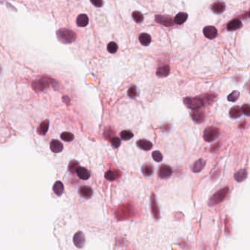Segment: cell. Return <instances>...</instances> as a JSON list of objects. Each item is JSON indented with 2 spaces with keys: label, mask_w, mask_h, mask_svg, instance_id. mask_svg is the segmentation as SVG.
<instances>
[{
  "label": "cell",
  "mask_w": 250,
  "mask_h": 250,
  "mask_svg": "<svg viewBox=\"0 0 250 250\" xmlns=\"http://www.w3.org/2000/svg\"><path fill=\"white\" fill-rule=\"evenodd\" d=\"M156 21L161 24L167 26V27H170L173 26L174 23V21L169 16H156Z\"/></svg>",
  "instance_id": "30bf717a"
},
{
  "label": "cell",
  "mask_w": 250,
  "mask_h": 250,
  "mask_svg": "<svg viewBox=\"0 0 250 250\" xmlns=\"http://www.w3.org/2000/svg\"><path fill=\"white\" fill-rule=\"evenodd\" d=\"M241 115H242V112H241L240 107H238V106H235L230 110V116L232 119L239 118Z\"/></svg>",
  "instance_id": "484cf974"
},
{
  "label": "cell",
  "mask_w": 250,
  "mask_h": 250,
  "mask_svg": "<svg viewBox=\"0 0 250 250\" xmlns=\"http://www.w3.org/2000/svg\"><path fill=\"white\" fill-rule=\"evenodd\" d=\"M228 191H229V188L228 187H225L219 190L218 192H216L210 197L209 201H208V205L210 206H213L221 203L225 199V197L227 196Z\"/></svg>",
  "instance_id": "277c9868"
},
{
  "label": "cell",
  "mask_w": 250,
  "mask_h": 250,
  "mask_svg": "<svg viewBox=\"0 0 250 250\" xmlns=\"http://www.w3.org/2000/svg\"><path fill=\"white\" fill-rule=\"evenodd\" d=\"M53 190L54 192L55 193L56 195L60 196L64 192V186L61 181H56L55 184L53 186Z\"/></svg>",
  "instance_id": "7402d4cb"
},
{
  "label": "cell",
  "mask_w": 250,
  "mask_h": 250,
  "mask_svg": "<svg viewBox=\"0 0 250 250\" xmlns=\"http://www.w3.org/2000/svg\"><path fill=\"white\" fill-rule=\"evenodd\" d=\"M49 121L45 120L44 121H43L42 123L40 124V127L38 128V132L40 135H45L46 133L48 131V129H49Z\"/></svg>",
  "instance_id": "f1b7e54d"
},
{
  "label": "cell",
  "mask_w": 250,
  "mask_h": 250,
  "mask_svg": "<svg viewBox=\"0 0 250 250\" xmlns=\"http://www.w3.org/2000/svg\"><path fill=\"white\" fill-rule=\"evenodd\" d=\"M242 114H244L246 116H250V107L249 104H245L243 105L241 108Z\"/></svg>",
  "instance_id": "74e56055"
},
{
  "label": "cell",
  "mask_w": 250,
  "mask_h": 250,
  "mask_svg": "<svg viewBox=\"0 0 250 250\" xmlns=\"http://www.w3.org/2000/svg\"><path fill=\"white\" fill-rule=\"evenodd\" d=\"M89 23V18L87 15L81 14L77 17V23L80 27H84L88 26Z\"/></svg>",
  "instance_id": "d6986e66"
},
{
  "label": "cell",
  "mask_w": 250,
  "mask_h": 250,
  "mask_svg": "<svg viewBox=\"0 0 250 250\" xmlns=\"http://www.w3.org/2000/svg\"><path fill=\"white\" fill-rule=\"evenodd\" d=\"M142 173L146 176H150L153 173V168L151 165L145 164L143 165L142 168Z\"/></svg>",
  "instance_id": "4316f807"
},
{
  "label": "cell",
  "mask_w": 250,
  "mask_h": 250,
  "mask_svg": "<svg viewBox=\"0 0 250 250\" xmlns=\"http://www.w3.org/2000/svg\"><path fill=\"white\" fill-rule=\"evenodd\" d=\"M132 214H133V207L130 204H125L119 206L115 213L118 219H129L132 216Z\"/></svg>",
  "instance_id": "3957f363"
},
{
  "label": "cell",
  "mask_w": 250,
  "mask_h": 250,
  "mask_svg": "<svg viewBox=\"0 0 250 250\" xmlns=\"http://www.w3.org/2000/svg\"><path fill=\"white\" fill-rule=\"evenodd\" d=\"M91 3L97 8H101L103 5V0H90Z\"/></svg>",
  "instance_id": "ab89813d"
},
{
  "label": "cell",
  "mask_w": 250,
  "mask_h": 250,
  "mask_svg": "<svg viewBox=\"0 0 250 250\" xmlns=\"http://www.w3.org/2000/svg\"><path fill=\"white\" fill-rule=\"evenodd\" d=\"M152 156H153V160L157 162H162L163 160V155L159 151H153V153H152Z\"/></svg>",
  "instance_id": "d590c367"
},
{
  "label": "cell",
  "mask_w": 250,
  "mask_h": 250,
  "mask_svg": "<svg viewBox=\"0 0 250 250\" xmlns=\"http://www.w3.org/2000/svg\"><path fill=\"white\" fill-rule=\"evenodd\" d=\"M212 11L216 14H220L225 10V4L222 2H217L214 3L211 7Z\"/></svg>",
  "instance_id": "9a60e30c"
},
{
  "label": "cell",
  "mask_w": 250,
  "mask_h": 250,
  "mask_svg": "<svg viewBox=\"0 0 250 250\" xmlns=\"http://www.w3.org/2000/svg\"><path fill=\"white\" fill-rule=\"evenodd\" d=\"M136 144H137V146L140 148V149L145 150V151H149V150H151L152 149V147H153V143H152L151 141L145 140V139H142V140H138Z\"/></svg>",
  "instance_id": "7c38bea8"
},
{
  "label": "cell",
  "mask_w": 250,
  "mask_h": 250,
  "mask_svg": "<svg viewBox=\"0 0 250 250\" xmlns=\"http://www.w3.org/2000/svg\"><path fill=\"white\" fill-rule=\"evenodd\" d=\"M73 243L78 248L83 247L84 243H85V237H84L83 232L79 231L74 235V236H73Z\"/></svg>",
  "instance_id": "ba28073f"
},
{
  "label": "cell",
  "mask_w": 250,
  "mask_h": 250,
  "mask_svg": "<svg viewBox=\"0 0 250 250\" xmlns=\"http://www.w3.org/2000/svg\"><path fill=\"white\" fill-rule=\"evenodd\" d=\"M219 135V130L215 127L206 128L203 132V138L207 142H212L218 138Z\"/></svg>",
  "instance_id": "5b68a950"
},
{
  "label": "cell",
  "mask_w": 250,
  "mask_h": 250,
  "mask_svg": "<svg viewBox=\"0 0 250 250\" xmlns=\"http://www.w3.org/2000/svg\"><path fill=\"white\" fill-rule=\"evenodd\" d=\"M205 161L203 160V159H199L197 161H196L193 165L192 170L194 173H199L200 171L203 170L205 167Z\"/></svg>",
  "instance_id": "5bb4252c"
},
{
  "label": "cell",
  "mask_w": 250,
  "mask_h": 250,
  "mask_svg": "<svg viewBox=\"0 0 250 250\" xmlns=\"http://www.w3.org/2000/svg\"><path fill=\"white\" fill-rule=\"evenodd\" d=\"M111 142H112V144L113 146L115 148L119 147L120 145V143H121L120 139L119 138H117V137H114V138L112 139V140H111Z\"/></svg>",
  "instance_id": "f35d334b"
},
{
  "label": "cell",
  "mask_w": 250,
  "mask_h": 250,
  "mask_svg": "<svg viewBox=\"0 0 250 250\" xmlns=\"http://www.w3.org/2000/svg\"><path fill=\"white\" fill-rule=\"evenodd\" d=\"M140 42L142 45L145 46H147L150 45V43L151 42V37L150 36V34L147 33H142L140 35Z\"/></svg>",
  "instance_id": "cb8c5ba5"
},
{
  "label": "cell",
  "mask_w": 250,
  "mask_h": 250,
  "mask_svg": "<svg viewBox=\"0 0 250 250\" xmlns=\"http://www.w3.org/2000/svg\"><path fill=\"white\" fill-rule=\"evenodd\" d=\"M132 17H133V19L136 23H141L144 19L143 15L139 11H134L132 13Z\"/></svg>",
  "instance_id": "4dcf8cb0"
},
{
  "label": "cell",
  "mask_w": 250,
  "mask_h": 250,
  "mask_svg": "<svg viewBox=\"0 0 250 250\" xmlns=\"http://www.w3.org/2000/svg\"><path fill=\"white\" fill-rule=\"evenodd\" d=\"M184 103L187 108L192 110L202 108L205 105L203 97H186L184 99Z\"/></svg>",
  "instance_id": "7a4b0ae2"
},
{
  "label": "cell",
  "mask_w": 250,
  "mask_h": 250,
  "mask_svg": "<svg viewBox=\"0 0 250 250\" xmlns=\"http://www.w3.org/2000/svg\"><path fill=\"white\" fill-rule=\"evenodd\" d=\"M239 95H240L239 92H238V91H233V92L228 95L227 100L230 102H236L238 99Z\"/></svg>",
  "instance_id": "d6a6232c"
},
{
  "label": "cell",
  "mask_w": 250,
  "mask_h": 250,
  "mask_svg": "<svg viewBox=\"0 0 250 250\" xmlns=\"http://www.w3.org/2000/svg\"><path fill=\"white\" fill-rule=\"evenodd\" d=\"M120 176V173L119 172V171H108L105 173V178L110 181H114Z\"/></svg>",
  "instance_id": "e0dca14e"
},
{
  "label": "cell",
  "mask_w": 250,
  "mask_h": 250,
  "mask_svg": "<svg viewBox=\"0 0 250 250\" xmlns=\"http://www.w3.org/2000/svg\"><path fill=\"white\" fill-rule=\"evenodd\" d=\"M50 149L54 153H59V152H61L63 149V145L60 141L57 140H53L50 143Z\"/></svg>",
  "instance_id": "8fae6325"
},
{
  "label": "cell",
  "mask_w": 250,
  "mask_h": 250,
  "mask_svg": "<svg viewBox=\"0 0 250 250\" xmlns=\"http://www.w3.org/2000/svg\"><path fill=\"white\" fill-rule=\"evenodd\" d=\"M138 93H137V89L135 86H132L131 88L129 89V91H128V95H129V97L131 98H135V97L137 96Z\"/></svg>",
  "instance_id": "8d00e7d4"
},
{
  "label": "cell",
  "mask_w": 250,
  "mask_h": 250,
  "mask_svg": "<svg viewBox=\"0 0 250 250\" xmlns=\"http://www.w3.org/2000/svg\"><path fill=\"white\" fill-rule=\"evenodd\" d=\"M203 34L206 38L208 39H214L217 35V29L214 27L212 26H208V27H205L203 29Z\"/></svg>",
  "instance_id": "9c48e42d"
},
{
  "label": "cell",
  "mask_w": 250,
  "mask_h": 250,
  "mask_svg": "<svg viewBox=\"0 0 250 250\" xmlns=\"http://www.w3.org/2000/svg\"><path fill=\"white\" fill-rule=\"evenodd\" d=\"M93 190L90 186H83L79 189V194L82 197H84V198L88 199L90 197H92L93 195Z\"/></svg>",
  "instance_id": "4fadbf2b"
},
{
  "label": "cell",
  "mask_w": 250,
  "mask_h": 250,
  "mask_svg": "<svg viewBox=\"0 0 250 250\" xmlns=\"http://www.w3.org/2000/svg\"><path fill=\"white\" fill-rule=\"evenodd\" d=\"M152 212H153L155 218L158 219L159 217V211H158L157 203H156L155 197H154V195H152Z\"/></svg>",
  "instance_id": "83f0119b"
},
{
  "label": "cell",
  "mask_w": 250,
  "mask_h": 250,
  "mask_svg": "<svg viewBox=\"0 0 250 250\" xmlns=\"http://www.w3.org/2000/svg\"><path fill=\"white\" fill-rule=\"evenodd\" d=\"M45 86H46V82H45V80L43 79H41L40 80H37V81H35L32 84V87L34 88L35 90L38 91V92L43 91Z\"/></svg>",
  "instance_id": "603a6c76"
},
{
  "label": "cell",
  "mask_w": 250,
  "mask_h": 250,
  "mask_svg": "<svg viewBox=\"0 0 250 250\" xmlns=\"http://www.w3.org/2000/svg\"><path fill=\"white\" fill-rule=\"evenodd\" d=\"M61 138L63 140L66 141V142H70V141H72L74 139V136H73V134L70 133V132H65L61 135Z\"/></svg>",
  "instance_id": "1f68e13d"
},
{
  "label": "cell",
  "mask_w": 250,
  "mask_h": 250,
  "mask_svg": "<svg viewBox=\"0 0 250 250\" xmlns=\"http://www.w3.org/2000/svg\"><path fill=\"white\" fill-rule=\"evenodd\" d=\"M56 36L60 42L66 43V44L73 43L77 39V34L75 32L68 29H65V28L59 29L56 32Z\"/></svg>",
  "instance_id": "6da1fadb"
},
{
  "label": "cell",
  "mask_w": 250,
  "mask_h": 250,
  "mask_svg": "<svg viewBox=\"0 0 250 250\" xmlns=\"http://www.w3.org/2000/svg\"><path fill=\"white\" fill-rule=\"evenodd\" d=\"M247 175H248L247 171L246 170V169H241V170L237 171V172L235 173L234 177L235 179H236L237 181L241 182L244 181V180L247 179Z\"/></svg>",
  "instance_id": "ac0fdd59"
},
{
  "label": "cell",
  "mask_w": 250,
  "mask_h": 250,
  "mask_svg": "<svg viewBox=\"0 0 250 250\" xmlns=\"http://www.w3.org/2000/svg\"><path fill=\"white\" fill-rule=\"evenodd\" d=\"M172 174H173V169L171 168L170 166L167 165H163L160 167L158 175H159L161 179H168L169 177L171 176Z\"/></svg>",
  "instance_id": "52a82bcc"
},
{
  "label": "cell",
  "mask_w": 250,
  "mask_h": 250,
  "mask_svg": "<svg viewBox=\"0 0 250 250\" xmlns=\"http://www.w3.org/2000/svg\"><path fill=\"white\" fill-rule=\"evenodd\" d=\"M117 48H118V47H117V45L114 42H111L109 43L107 45L108 51L111 54L116 53L117 51Z\"/></svg>",
  "instance_id": "e575fe53"
},
{
  "label": "cell",
  "mask_w": 250,
  "mask_h": 250,
  "mask_svg": "<svg viewBox=\"0 0 250 250\" xmlns=\"http://www.w3.org/2000/svg\"><path fill=\"white\" fill-rule=\"evenodd\" d=\"M169 71H170V69H169V67L168 65H164V66L158 68L157 70H156V75L158 77L164 78L169 75Z\"/></svg>",
  "instance_id": "ffe728a7"
},
{
  "label": "cell",
  "mask_w": 250,
  "mask_h": 250,
  "mask_svg": "<svg viewBox=\"0 0 250 250\" xmlns=\"http://www.w3.org/2000/svg\"><path fill=\"white\" fill-rule=\"evenodd\" d=\"M76 173H77V176L79 179L82 180H88L90 176V172L86 168H82V167H79Z\"/></svg>",
  "instance_id": "2e32d148"
},
{
  "label": "cell",
  "mask_w": 250,
  "mask_h": 250,
  "mask_svg": "<svg viewBox=\"0 0 250 250\" xmlns=\"http://www.w3.org/2000/svg\"><path fill=\"white\" fill-rule=\"evenodd\" d=\"M187 18H188V15L186 13H179L175 16V19H174V22L178 25L183 24L187 20Z\"/></svg>",
  "instance_id": "d4e9b609"
},
{
  "label": "cell",
  "mask_w": 250,
  "mask_h": 250,
  "mask_svg": "<svg viewBox=\"0 0 250 250\" xmlns=\"http://www.w3.org/2000/svg\"><path fill=\"white\" fill-rule=\"evenodd\" d=\"M120 137L124 140H129L133 138L134 134L130 130H123L120 132Z\"/></svg>",
  "instance_id": "f546056e"
},
{
  "label": "cell",
  "mask_w": 250,
  "mask_h": 250,
  "mask_svg": "<svg viewBox=\"0 0 250 250\" xmlns=\"http://www.w3.org/2000/svg\"><path fill=\"white\" fill-rule=\"evenodd\" d=\"M242 27V23L238 19H235V20H232L230 21L229 23V24L227 26V29L229 31H235V30H237Z\"/></svg>",
  "instance_id": "44dd1931"
},
{
  "label": "cell",
  "mask_w": 250,
  "mask_h": 250,
  "mask_svg": "<svg viewBox=\"0 0 250 250\" xmlns=\"http://www.w3.org/2000/svg\"><path fill=\"white\" fill-rule=\"evenodd\" d=\"M79 167V163H78L77 161L73 160V161H71L70 162V164H69V167H68V169L69 171H71V173H76L77 172L78 168Z\"/></svg>",
  "instance_id": "836d02e7"
},
{
  "label": "cell",
  "mask_w": 250,
  "mask_h": 250,
  "mask_svg": "<svg viewBox=\"0 0 250 250\" xmlns=\"http://www.w3.org/2000/svg\"><path fill=\"white\" fill-rule=\"evenodd\" d=\"M191 116H192L193 121L197 124H200L203 122L205 118V113H204L203 110H201V108L193 110L192 114H191Z\"/></svg>",
  "instance_id": "8992f818"
}]
</instances>
